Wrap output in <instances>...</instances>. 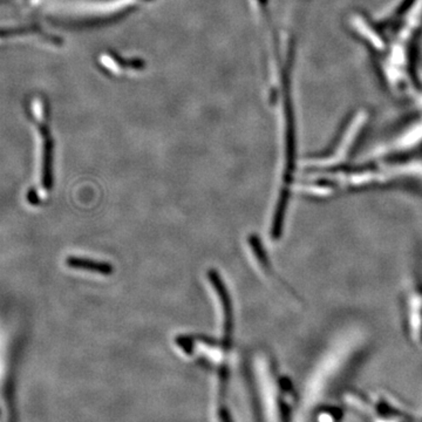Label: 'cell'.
Returning a JSON list of instances; mask_svg holds the SVG:
<instances>
[{
	"mask_svg": "<svg viewBox=\"0 0 422 422\" xmlns=\"http://www.w3.org/2000/svg\"><path fill=\"white\" fill-rule=\"evenodd\" d=\"M345 28L387 97L406 106L422 100V0H394L376 13L356 8Z\"/></svg>",
	"mask_w": 422,
	"mask_h": 422,
	"instance_id": "cell-1",
	"label": "cell"
},
{
	"mask_svg": "<svg viewBox=\"0 0 422 422\" xmlns=\"http://www.w3.org/2000/svg\"><path fill=\"white\" fill-rule=\"evenodd\" d=\"M295 67L290 65L277 67L269 74L271 104L276 106L278 113L280 131L283 137L284 171L283 184L280 189L274 222H272L271 238L278 240L283 231L284 218L287 213L291 184L294 181L297 160V101L295 90Z\"/></svg>",
	"mask_w": 422,
	"mask_h": 422,
	"instance_id": "cell-2",
	"label": "cell"
},
{
	"mask_svg": "<svg viewBox=\"0 0 422 422\" xmlns=\"http://www.w3.org/2000/svg\"><path fill=\"white\" fill-rule=\"evenodd\" d=\"M422 155V100L410 106L393 135L380 146L374 159H403Z\"/></svg>",
	"mask_w": 422,
	"mask_h": 422,
	"instance_id": "cell-3",
	"label": "cell"
},
{
	"mask_svg": "<svg viewBox=\"0 0 422 422\" xmlns=\"http://www.w3.org/2000/svg\"><path fill=\"white\" fill-rule=\"evenodd\" d=\"M68 264L70 267H77V269H85V270L97 272L100 275H111L113 271L112 265L102 263V262H97V260H87V258H70Z\"/></svg>",
	"mask_w": 422,
	"mask_h": 422,
	"instance_id": "cell-4",
	"label": "cell"
}]
</instances>
